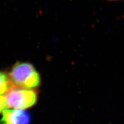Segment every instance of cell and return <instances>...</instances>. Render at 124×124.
<instances>
[{"label":"cell","instance_id":"1","mask_svg":"<svg viewBox=\"0 0 124 124\" xmlns=\"http://www.w3.org/2000/svg\"><path fill=\"white\" fill-rule=\"evenodd\" d=\"M15 86L30 89L39 86L40 78L34 67L28 63H18L13 67L9 74Z\"/></svg>","mask_w":124,"mask_h":124},{"label":"cell","instance_id":"2","mask_svg":"<svg viewBox=\"0 0 124 124\" xmlns=\"http://www.w3.org/2000/svg\"><path fill=\"white\" fill-rule=\"evenodd\" d=\"M5 97L8 107L21 110L32 107L37 101V94L35 91L14 87L8 91Z\"/></svg>","mask_w":124,"mask_h":124},{"label":"cell","instance_id":"3","mask_svg":"<svg viewBox=\"0 0 124 124\" xmlns=\"http://www.w3.org/2000/svg\"><path fill=\"white\" fill-rule=\"evenodd\" d=\"M29 116L21 110L8 109L2 112L0 120L1 124H28Z\"/></svg>","mask_w":124,"mask_h":124},{"label":"cell","instance_id":"4","mask_svg":"<svg viewBox=\"0 0 124 124\" xmlns=\"http://www.w3.org/2000/svg\"><path fill=\"white\" fill-rule=\"evenodd\" d=\"M14 87L9 75L0 71V95L7 93Z\"/></svg>","mask_w":124,"mask_h":124},{"label":"cell","instance_id":"5","mask_svg":"<svg viewBox=\"0 0 124 124\" xmlns=\"http://www.w3.org/2000/svg\"><path fill=\"white\" fill-rule=\"evenodd\" d=\"M7 108L8 106L5 97L0 95V113L3 112Z\"/></svg>","mask_w":124,"mask_h":124},{"label":"cell","instance_id":"6","mask_svg":"<svg viewBox=\"0 0 124 124\" xmlns=\"http://www.w3.org/2000/svg\"><path fill=\"white\" fill-rule=\"evenodd\" d=\"M108 1H120V0H108Z\"/></svg>","mask_w":124,"mask_h":124}]
</instances>
